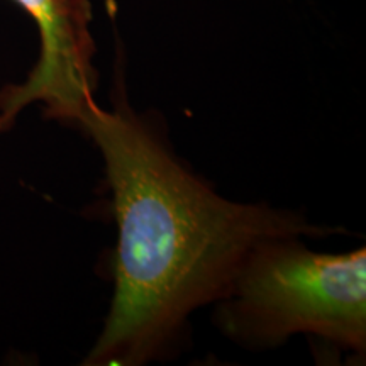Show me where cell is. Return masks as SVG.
I'll return each mask as SVG.
<instances>
[{"label": "cell", "instance_id": "1", "mask_svg": "<svg viewBox=\"0 0 366 366\" xmlns=\"http://www.w3.org/2000/svg\"><path fill=\"white\" fill-rule=\"evenodd\" d=\"M79 129L102 154L117 226L111 309L85 365L159 358L194 310L226 294L256 244L342 231L290 210L224 199L183 167L124 94L112 109L92 102Z\"/></svg>", "mask_w": 366, "mask_h": 366}, {"label": "cell", "instance_id": "2", "mask_svg": "<svg viewBox=\"0 0 366 366\" xmlns=\"http://www.w3.org/2000/svg\"><path fill=\"white\" fill-rule=\"evenodd\" d=\"M222 334L249 347L280 346L295 334L363 355L366 249L317 253L302 236L256 244L217 302Z\"/></svg>", "mask_w": 366, "mask_h": 366}, {"label": "cell", "instance_id": "3", "mask_svg": "<svg viewBox=\"0 0 366 366\" xmlns=\"http://www.w3.org/2000/svg\"><path fill=\"white\" fill-rule=\"evenodd\" d=\"M34 22L39 54L19 84L0 89V136L31 105H41L44 119L80 127L95 102L99 73L92 0H12Z\"/></svg>", "mask_w": 366, "mask_h": 366}]
</instances>
